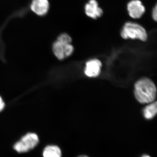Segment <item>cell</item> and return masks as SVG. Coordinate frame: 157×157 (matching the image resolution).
I'll use <instances>...</instances> for the list:
<instances>
[{"label":"cell","instance_id":"cell-14","mask_svg":"<svg viewBox=\"0 0 157 157\" xmlns=\"http://www.w3.org/2000/svg\"><path fill=\"white\" fill-rule=\"evenodd\" d=\"M78 157H88L86 156L82 155V156H79Z\"/></svg>","mask_w":157,"mask_h":157},{"label":"cell","instance_id":"cell-13","mask_svg":"<svg viewBox=\"0 0 157 157\" xmlns=\"http://www.w3.org/2000/svg\"><path fill=\"white\" fill-rule=\"evenodd\" d=\"M5 107V102L3 101L2 98L0 96V112L2 111Z\"/></svg>","mask_w":157,"mask_h":157},{"label":"cell","instance_id":"cell-3","mask_svg":"<svg viewBox=\"0 0 157 157\" xmlns=\"http://www.w3.org/2000/svg\"><path fill=\"white\" fill-rule=\"evenodd\" d=\"M39 142L38 135L35 133H29L15 144L14 149L18 153H24L34 148Z\"/></svg>","mask_w":157,"mask_h":157},{"label":"cell","instance_id":"cell-8","mask_svg":"<svg viewBox=\"0 0 157 157\" xmlns=\"http://www.w3.org/2000/svg\"><path fill=\"white\" fill-rule=\"evenodd\" d=\"M30 7L35 14L39 16H43L47 14L49 10V2L48 0H33Z\"/></svg>","mask_w":157,"mask_h":157},{"label":"cell","instance_id":"cell-7","mask_svg":"<svg viewBox=\"0 0 157 157\" xmlns=\"http://www.w3.org/2000/svg\"><path fill=\"white\" fill-rule=\"evenodd\" d=\"M102 63L97 59L91 60L86 63L85 73L90 77H96L100 75Z\"/></svg>","mask_w":157,"mask_h":157},{"label":"cell","instance_id":"cell-11","mask_svg":"<svg viewBox=\"0 0 157 157\" xmlns=\"http://www.w3.org/2000/svg\"><path fill=\"white\" fill-rule=\"evenodd\" d=\"M57 40L67 43H71L72 41V38L70 35L67 33H63L60 35L58 37Z\"/></svg>","mask_w":157,"mask_h":157},{"label":"cell","instance_id":"cell-2","mask_svg":"<svg viewBox=\"0 0 157 157\" xmlns=\"http://www.w3.org/2000/svg\"><path fill=\"white\" fill-rule=\"evenodd\" d=\"M121 36L124 39H139L146 41L147 34L145 29L138 24L128 22L125 24L121 32Z\"/></svg>","mask_w":157,"mask_h":157},{"label":"cell","instance_id":"cell-12","mask_svg":"<svg viewBox=\"0 0 157 157\" xmlns=\"http://www.w3.org/2000/svg\"><path fill=\"white\" fill-rule=\"evenodd\" d=\"M157 5L154 7L152 11V17L153 19L155 21H156L157 19Z\"/></svg>","mask_w":157,"mask_h":157},{"label":"cell","instance_id":"cell-10","mask_svg":"<svg viewBox=\"0 0 157 157\" xmlns=\"http://www.w3.org/2000/svg\"><path fill=\"white\" fill-rule=\"evenodd\" d=\"M144 115L147 119H151L154 117L157 113V102H152L144 108Z\"/></svg>","mask_w":157,"mask_h":157},{"label":"cell","instance_id":"cell-4","mask_svg":"<svg viewBox=\"0 0 157 157\" xmlns=\"http://www.w3.org/2000/svg\"><path fill=\"white\" fill-rule=\"evenodd\" d=\"M52 51L57 58L63 60L71 55L74 48L71 43H64L56 40L52 45Z\"/></svg>","mask_w":157,"mask_h":157},{"label":"cell","instance_id":"cell-9","mask_svg":"<svg viewBox=\"0 0 157 157\" xmlns=\"http://www.w3.org/2000/svg\"><path fill=\"white\" fill-rule=\"evenodd\" d=\"M43 155L44 157H61L62 153L58 147L49 145L44 149Z\"/></svg>","mask_w":157,"mask_h":157},{"label":"cell","instance_id":"cell-5","mask_svg":"<svg viewBox=\"0 0 157 157\" xmlns=\"http://www.w3.org/2000/svg\"><path fill=\"white\" fill-rule=\"evenodd\" d=\"M127 10L130 17L138 19L144 14L145 8L140 0H132L127 5Z\"/></svg>","mask_w":157,"mask_h":157},{"label":"cell","instance_id":"cell-1","mask_svg":"<svg viewBox=\"0 0 157 157\" xmlns=\"http://www.w3.org/2000/svg\"><path fill=\"white\" fill-rule=\"evenodd\" d=\"M134 93L136 100L139 103L149 104L154 102L156 98V87L149 78H142L135 83Z\"/></svg>","mask_w":157,"mask_h":157},{"label":"cell","instance_id":"cell-6","mask_svg":"<svg viewBox=\"0 0 157 157\" xmlns=\"http://www.w3.org/2000/svg\"><path fill=\"white\" fill-rule=\"evenodd\" d=\"M86 14L94 19L101 17L103 14V11L99 6L96 0H90L84 7Z\"/></svg>","mask_w":157,"mask_h":157},{"label":"cell","instance_id":"cell-15","mask_svg":"<svg viewBox=\"0 0 157 157\" xmlns=\"http://www.w3.org/2000/svg\"><path fill=\"white\" fill-rule=\"evenodd\" d=\"M142 157H150L149 156H147V155H144V156H143Z\"/></svg>","mask_w":157,"mask_h":157}]
</instances>
